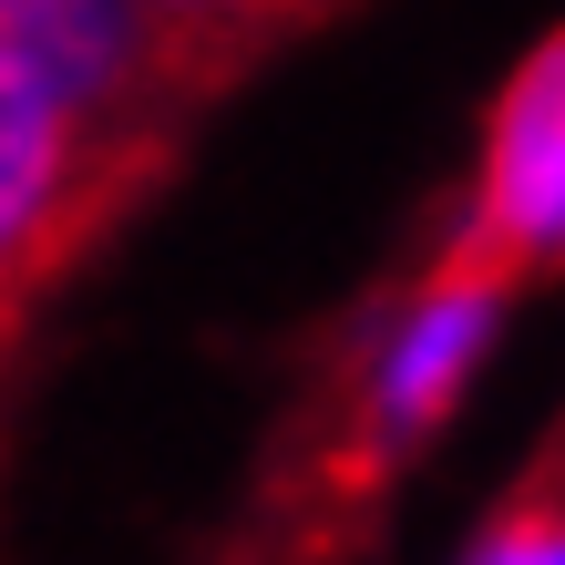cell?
<instances>
[{"label": "cell", "instance_id": "obj_1", "mask_svg": "<svg viewBox=\"0 0 565 565\" xmlns=\"http://www.w3.org/2000/svg\"><path fill=\"white\" fill-rule=\"evenodd\" d=\"M164 83L175 52L124 0L0 11V319L83 247Z\"/></svg>", "mask_w": 565, "mask_h": 565}, {"label": "cell", "instance_id": "obj_2", "mask_svg": "<svg viewBox=\"0 0 565 565\" xmlns=\"http://www.w3.org/2000/svg\"><path fill=\"white\" fill-rule=\"evenodd\" d=\"M504 340H514V278L493 268V257H473V247L422 257V268L402 288H381L371 319L350 329L340 391H329L340 462L350 473H391V462L431 452L483 402Z\"/></svg>", "mask_w": 565, "mask_h": 565}, {"label": "cell", "instance_id": "obj_3", "mask_svg": "<svg viewBox=\"0 0 565 565\" xmlns=\"http://www.w3.org/2000/svg\"><path fill=\"white\" fill-rule=\"evenodd\" d=\"M493 257L504 278H535L555 268L565 247V52L535 42L504 73V93L483 104V135H473V164H462V237Z\"/></svg>", "mask_w": 565, "mask_h": 565}, {"label": "cell", "instance_id": "obj_4", "mask_svg": "<svg viewBox=\"0 0 565 565\" xmlns=\"http://www.w3.org/2000/svg\"><path fill=\"white\" fill-rule=\"evenodd\" d=\"M452 565H565V504H555V483H524L514 504H493L473 535L452 545Z\"/></svg>", "mask_w": 565, "mask_h": 565}, {"label": "cell", "instance_id": "obj_5", "mask_svg": "<svg viewBox=\"0 0 565 565\" xmlns=\"http://www.w3.org/2000/svg\"><path fill=\"white\" fill-rule=\"evenodd\" d=\"M0 11H31V0H0Z\"/></svg>", "mask_w": 565, "mask_h": 565}]
</instances>
